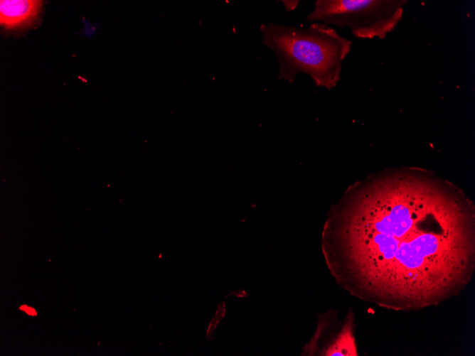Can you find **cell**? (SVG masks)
I'll return each instance as SVG.
<instances>
[{
	"instance_id": "1",
	"label": "cell",
	"mask_w": 475,
	"mask_h": 356,
	"mask_svg": "<svg viewBox=\"0 0 475 356\" xmlns=\"http://www.w3.org/2000/svg\"><path fill=\"white\" fill-rule=\"evenodd\" d=\"M321 247L335 281L395 311L459 295L475 271V207L457 186L416 168L384 170L331 207Z\"/></svg>"
},
{
	"instance_id": "2",
	"label": "cell",
	"mask_w": 475,
	"mask_h": 356,
	"mask_svg": "<svg viewBox=\"0 0 475 356\" xmlns=\"http://www.w3.org/2000/svg\"><path fill=\"white\" fill-rule=\"evenodd\" d=\"M261 32L262 42L277 58L279 80L294 82L297 74L306 73L316 86L329 90L340 82L352 41L331 26L319 22L306 28L270 23L262 25Z\"/></svg>"
},
{
	"instance_id": "3",
	"label": "cell",
	"mask_w": 475,
	"mask_h": 356,
	"mask_svg": "<svg viewBox=\"0 0 475 356\" xmlns=\"http://www.w3.org/2000/svg\"><path fill=\"white\" fill-rule=\"evenodd\" d=\"M406 0H317L306 20L349 27L358 38L384 39L403 16Z\"/></svg>"
},
{
	"instance_id": "4",
	"label": "cell",
	"mask_w": 475,
	"mask_h": 356,
	"mask_svg": "<svg viewBox=\"0 0 475 356\" xmlns=\"http://www.w3.org/2000/svg\"><path fill=\"white\" fill-rule=\"evenodd\" d=\"M331 311H329L317 316V327L313 336L329 335V332L331 338L319 347L314 355H358L353 336L354 314L353 311L351 310L348 312L340 327L336 328L334 333H331Z\"/></svg>"
},
{
	"instance_id": "7",
	"label": "cell",
	"mask_w": 475,
	"mask_h": 356,
	"mask_svg": "<svg viewBox=\"0 0 475 356\" xmlns=\"http://www.w3.org/2000/svg\"><path fill=\"white\" fill-rule=\"evenodd\" d=\"M19 308L20 310L25 311L29 315L36 316L37 315V313L34 308L26 305H23Z\"/></svg>"
},
{
	"instance_id": "6",
	"label": "cell",
	"mask_w": 475,
	"mask_h": 356,
	"mask_svg": "<svg viewBox=\"0 0 475 356\" xmlns=\"http://www.w3.org/2000/svg\"><path fill=\"white\" fill-rule=\"evenodd\" d=\"M219 321L220 320L215 318L214 316L212 318L210 322L209 323L208 329L206 330V337L208 339H210L212 338V333L214 330V329H215L216 325H218Z\"/></svg>"
},
{
	"instance_id": "5",
	"label": "cell",
	"mask_w": 475,
	"mask_h": 356,
	"mask_svg": "<svg viewBox=\"0 0 475 356\" xmlns=\"http://www.w3.org/2000/svg\"><path fill=\"white\" fill-rule=\"evenodd\" d=\"M1 24L6 28L21 27L31 23L39 14L40 1H1Z\"/></svg>"
},
{
	"instance_id": "8",
	"label": "cell",
	"mask_w": 475,
	"mask_h": 356,
	"mask_svg": "<svg viewBox=\"0 0 475 356\" xmlns=\"http://www.w3.org/2000/svg\"><path fill=\"white\" fill-rule=\"evenodd\" d=\"M232 293L236 295V296H238V297H245V296H247V295L246 294L245 291H242V290H241V291H233V292H231V294H232Z\"/></svg>"
}]
</instances>
